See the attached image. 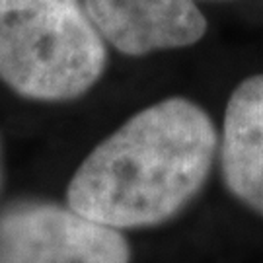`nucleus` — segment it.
I'll return each mask as SVG.
<instances>
[{"mask_svg":"<svg viewBox=\"0 0 263 263\" xmlns=\"http://www.w3.org/2000/svg\"><path fill=\"white\" fill-rule=\"evenodd\" d=\"M218 158L230 195L263 216V74L242 80L228 98Z\"/></svg>","mask_w":263,"mask_h":263,"instance_id":"nucleus-5","label":"nucleus"},{"mask_svg":"<svg viewBox=\"0 0 263 263\" xmlns=\"http://www.w3.org/2000/svg\"><path fill=\"white\" fill-rule=\"evenodd\" d=\"M2 179H4V166H2V139H0V187H2Z\"/></svg>","mask_w":263,"mask_h":263,"instance_id":"nucleus-6","label":"nucleus"},{"mask_svg":"<svg viewBox=\"0 0 263 263\" xmlns=\"http://www.w3.org/2000/svg\"><path fill=\"white\" fill-rule=\"evenodd\" d=\"M121 230L66 205L28 201L0 213V263H131Z\"/></svg>","mask_w":263,"mask_h":263,"instance_id":"nucleus-3","label":"nucleus"},{"mask_svg":"<svg viewBox=\"0 0 263 263\" xmlns=\"http://www.w3.org/2000/svg\"><path fill=\"white\" fill-rule=\"evenodd\" d=\"M107 68L84 0H0V82L31 102H72Z\"/></svg>","mask_w":263,"mask_h":263,"instance_id":"nucleus-2","label":"nucleus"},{"mask_svg":"<svg viewBox=\"0 0 263 263\" xmlns=\"http://www.w3.org/2000/svg\"><path fill=\"white\" fill-rule=\"evenodd\" d=\"M105 43L127 57L191 47L207 33L195 0H84Z\"/></svg>","mask_w":263,"mask_h":263,"instance_id":"nucleus-4","label":"nucleus"},{"mask_svg":"<svg viewBox=\"0 0 263 263\" xmlns=\"http://www.w3.org/2000/svg\"><path fill=\"white\" fill-rule=\"evenodd\" d=\"M213 117L172 96L144 107L88 152L66 203L121 232L168 222L203 191L218 156Z\"/></svg>","mask_w":263,"mask_h":263,"instance_id":"nucleus-1","label":"nucleus"}]
</instances>
